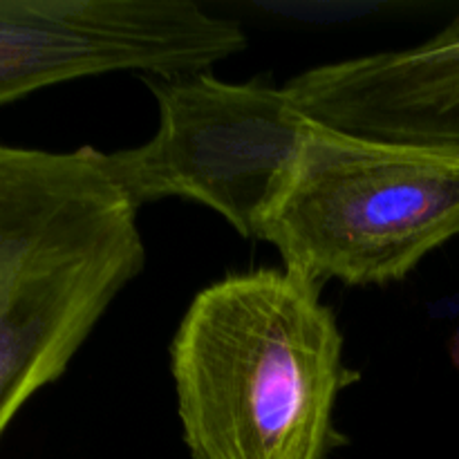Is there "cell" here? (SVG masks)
I'll list each match as a JSON object with an SVG mask.
<instances>
[{
    "instance_id": "4",
    "label": "cell",
    "mask_w": 459,
    "mask_h": 459,
    "mask_svg": "<svg viewBox=\"0 0 459 459\" xmlns=\"http://www.w3.org/2000/svg\"><path fill=\"white\" fill-rule=\"evenodd\" d=\"M142 81L160 124L142 146L97 151L108 178L137 209L166 197L197 202L258 240L314 121L285 88L263 79L229 83L204 70Z\"/></svg>"
},
{
    "instance_id": "7",
    "label": "cell",
    "mask_w": 459,
    "mask_h": 459,
    "mask_svg": "<svg viewBox=\"0 0 459 459\" xmlns=\"http://www.w3.org/2000/svg\"><path fill=\"white\" fill-rule=\"evenodd\" d=\"M417 151H420V148H417ZM429 152H433V155H439L442 160L451 161L453 166H459V148H433V151H429Z\"/></svg>"
},
{
    "instance_id": "6",
    "label": "cell",
    "mask_w": 459,
    "mask_h": 459,
    "mask_svg": "<svg viewBox=\"0 0 459 459\" xmlns=\"http://www.w3.org/2000/svg\"><path fill=\"white\" fill-rule=\"evenodd\" d=\"M285 90L325 128L420 151L459 148V13L415 48L312 67Z\"/></svg>"
},
{
    "instance_id": "3",
    "label": "cell",
    "mask_w": 459,
    "mask_h": 459,
    "mask_svg": "<svg viewBox=\"0 0 459 459\" xmlns=\"http://www.w3.org/2000/svg\"><path fill=\"white\" fill-rule=\"evenodd\" d=\"M459 236V166L314 121L258 240L325 285L384 287Z\"/></svg>"
},
{
    "instance_id": "5",
    "label": "cell",
    "mask_w": 459,
    "mask_h": 459,
    "mask_svg": "<svg viewBox=\"0 0 459 459\" xmlns=\"http://www.w3.org/2000/svg\"><path fill=\"white\" fill-rule=\"evenodd\" d=\"M247 45L193 0H0V106L83 76L204 72Z\"/></svg>"
},
{
    "instance_id": "1",
    "label": "cell",
    "mask_w": 459,
    "mask_h": 459,
    "mask_svg": "<svg viewBox=\"0 0 459 459\" xmlns=\"http://www.w3.org/2000/svg\"><path fill=\"white\" fill-rule=\"evenodd\" d=\"M323 285L260 267L211 282L170 343L182 437L193 459H327L334 411L359 381Z\"/></svg>"
},
{
    "instance_id": "2",
    "label": "cell",
    "mask_w": 459,
    "mask_h": 459,
    "mask_svg": "<svg viewBox=\"0 0 459 459\" xmlns=\"http://www.w3.org/2000/svg\"><path fill=\"white\" fill-rule=\"evenodd\" d=\"M137 211L97 148L0 143V437L143 272Z\"/></svg>"
}]
</instances>
